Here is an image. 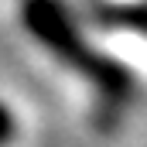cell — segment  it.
Masks as SVG:
<instances>
[{
  "label": "cell",
  "mask_w": 147,
  "mask_h": 147,
  "mask_svg": "<svg viewBox=\"0 0 147 147\" xmlns=\"http://www.w3.org/2000/svg\"><path fill=\"white\" fill-rule=\"evenodd\" d=\"M14 137H17V116L7 103H0V147H7Z\"/></svg>",
  "instance_id": "cell-2"
},
{
  "label": "cell",
  "mask_w": 147,
  "mask_h": 147,
  "mask_svg": "<svg viewBox=\"0 0 147 147\" xmlns=\"http://www.w3.org/2000/svg\"><path fill=\"white\" fill-rule=\"evenodd\" d=\"M17 17H21V28L55 62L75 69L110 106H123L134 96L130 69L86 41L79 17L65 0H17Z\"/></svg>",
  "instance_id": "cell-1"
}]
</instances>
